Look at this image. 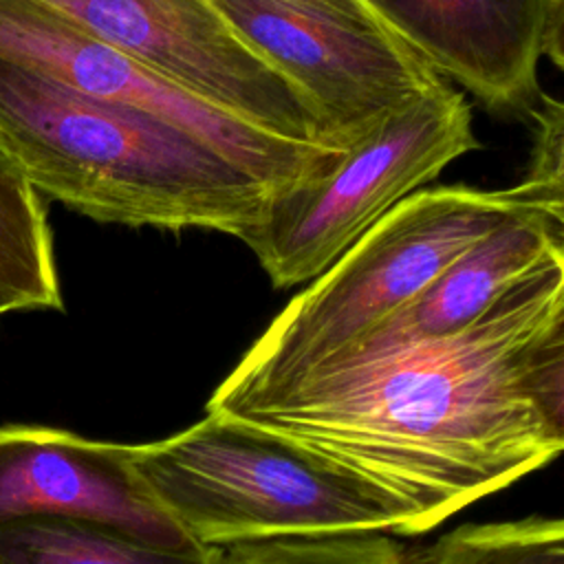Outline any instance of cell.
<instances>
[{"label":"cell","mask_w":564,"mask_h":564,"mask_svg":"<svg viewBox=\"0 0 564 564\" xmlns=\"http://www.w3.org/2000/svg\"><path fill=\"white\" fill-rule=\"evenodd\" d=\"M280 2L306 9V11H315V13H326L333 18L381 24L379 18L372 13V9L364 0H280Z\"/></svg>","instance_id":"cell-17"},{"label":"cell","mask_w":564,"mask_h":564,"mask_svg":"<svg viewBox=\"0 0 564 564\" xmlns=\"http://www.w3.org/2000/svg\"><path fill=\"white\" fill-rule=\"evenodd\" d=\"M216 410L370 476L425 533L564 447V251L456 335L339 357Z\"/></svg>","instance_id":"cell-1"},{"label":"cell","mask_w":564,"mask_h":564,"mask_svg":"<svg viewBox=\"0 0 564 564\" xmlns=\"http://www.w3.org/2000/svg\"><path fill=\"white\" fill-rule=\"evenodd\" d=\"M11 311H22V306L13 295H9L4 289H0V315L11 313Z\"/></svg>","instance_id":"cell-19"},{"label":"cell","mask_w":564,"mask_h":564,"mask_svg":"<svg viewBox=\"0 0 564 564\" xmlns=\"http://www.w3.org/2000/svg\"><path fill=\"white\" fill-rule=\"evenodd\" d=\"M134 467L198 549L383 531L419 535V511L370 476L229 412L137 443Z\"/></svg>","instance_id":"cell-3"},{"label":"cell","mask_w":564,"mask_h":564,"mask_svg":"<svg viewBox=\"0 0 564 564\" xmlns=\"http://www.w3.org/2000/svg\"><path fill=\"white\" fill-rule=\"evenodd\" d=\"M423 564H564V522L535 513L460 524L432 544Z\"/></svg>","instance_id":"cell-14"},{"label":"cell","mask_w":564,"mask_h":564,"mask_svg":"<svg viewBox=\"0 0 564 564\" xmlns=\"http://www.w3.org/2000/svg\"><path fill=\"white\" fill-rule=\"evenodd\" d=\"M134 449L137 443L97 441L51 425L0 423V524L73 518L159 546H194L150 496Z\"/></svg>","instance_id":"cell-9"},{"label":"cell","mask_w":564,"mask_h":564,"mask_svg":"<svg viewBox=\"0 0 564 564\" xmlns=\"http://www.w3.org/2000/svg\"><path fill=\"white\" fill-rule=\"evenodd\" d=\"M555 200L520 181L505 189L430 187L408 196L300 291L223 379L207 410L282 386L337 357L421 295L502 220Z\"/></svg>","instance_id":"cell-4"},{"label":"cell","mask_w":564,"mask_h":564,"mask_svg":"<svg viewBox=\"0 0 564 564\" xmlns=\"http://www.w3.org/2000/svg\"><path fill=\"white\" fill-rule=\"evenodd\" d=\"M564 0H544V35H542V57L546 55L557 68L564 64Z\"/></svg>","instance_id":"cell-18"},{"label":"cell","mask_w":564,"mask_h":564,"mask_svg":"<svg viewBox=\"0 0 564 564\" xmlns=\"http://www.w3.org/2000/svg\"><path fill=\"white\" fill-rule=\"evenodd\" d=\"M0 59L82 95L183 126L278 189L324 174L346 152L256 128L178 88L37 0H0Z\"/></svg>","instance_id":"cell-6"},{"label":"cell","mask_w":564,"mask_h":564,"mask_svg":"<svg viewBox=\"0 0 564 564\" xmlns=\"http://www.w3.org/2000/svg\"><path fill=\"white\" fill-rule=\"evenodd\" d=\"M562 225V218L542 212L502 220L467 247L421 295L333 359L443 339L465 330L511 284L551 253L564 251Z\"/></svg>","instance_id":"cell-11"},{"label":"cell","mask_w":564,"mask_h":564,"mask_svg":"<svg viewBox=\"0 0 564 564\" xmlns=\"http://www.w3.org/2000/svg\"><path fill=\"white\" fill-rule=\"evenodd\" d=\"M319 112L326 141L348 150L445 79L390 29L280 0H207Z\"/></svg>","instance_id":"cell-8"},{"label":"cell","mask_w":564,"mask_h":564,"mask_svg":"<svg viewBox=\"0 0 564 564\" xmlns=\"http://www.w3.org/2000/svg\"><path fill=\"white\" fill-rule=\"evenodd\" d=\"M0 564H214V549H172L73 518L0 524Z\"/></svg>","instance_id":"cell-12"},{"label":"cell","mask_w":564,"mask_h":564,"mask_svg":"<svg viewBox=\"0 0 564 564\" xmlns=\"http://www.w3.org/2000/svg\"><path fill=\"white\" fill-rule=\"evenodd\" d=\"M0 289L22 311L64 306L53 236L40 194L13 170L0 165Z\"/></svg>","instance_id":"cell-13"},{"label":"cell","mask_w":564,"mask_h":564,"mask_svg":"<svg viewBox=\"0 0 564 564\" xmlns=\"http://www.w3.org/2000/svg\"><path fill=\"white\" fill-rule=\"evenodd\" d=\"M214 564H423L392 533H333L271 538L214 549Z\"/></svg>","instance_id":"cell-15"},{"label":"cell","mask_w":564,"mask_h":564,"mask_svg":"<svg viewBox=\"0 0 564 564\" xmlns=\"http://www.w3.org/2000/svg\"><path fill=\"white\" fill-rule=\"evenodd\" d=\"M441 77L489 108L538 95L544 0H364Z\"/></svg>","instance_id":"cell-10"},{"label":"cell","mask_w":564,"mask_h":564,"mask_svg":"<svg viewBox=\"0 0 564 564\" xmlns=\"http://www.w3.org/2000/svg\"><path fill=\"white\" fill-rule=\"evenodd\" d=\"M37 2L256 128L333 148L308 97L258 55L207 0Z\"/></svg>","instance_id":"cell-7"},{"label":"cell","mask_w":564,"mask_h":564,"mask_svg":"<svg viewBox=\"0 0 564 564\" xmlns=\"http://www.w3.org/2000/svg\"><path fill=\"white\" fill-rule=\"evenodd\" d=\"M478 145L467 99L443 82L352 143L324 174L275 192L260 223L240 240L273 286L311 282L399 203Z\"/></svg>","instance_id":"cell-5"},{"label":"cell","mask_w":564,"mask_h":564,"mask_svg":"<svg viewBox=\"0 0 564 564\" xmlns=\"http://www.w3.org/2000/svg\"><path fill=\"white\" fill-rule=\"evenodd\" d=\"M529 108L535 119V137L522 181L555 200H564V108L549 95H538Z\"/></svg>","instance_id":"cell-16"},{"label":"cell","mask_w":564,"mask_h":564,"mask_svg":"<svg viewBox=\"0 0 564 564\" xmlns=\"http://www.w3.org/2000/svg\"><path fill=\"white\" fill-rule=\"evenodd\" d=\"M0 145L35 189L99 223L242 238L278 187L183 126L0 59Z\"/></svg>","instance_id":"cell-2"},{"label":"cell","mask_w":564,"mask_h":564,"mask_svg":"<svg viewBox=\"0 0 564 564\" xmlns=\"http://www.w3.org/2000/svg\"><path fill=\"white\" fill-rule=\"evenodd\" d=\"M0 165H4V167H13V165H11V161H9V156L4 154L2 145H0ZM13 170H15V167H13Z\"/></svg>","instance_id":"cell-20"}]
</instances>
